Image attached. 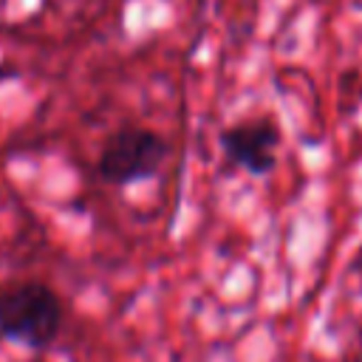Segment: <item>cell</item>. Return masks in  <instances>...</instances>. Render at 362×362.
<instances>
[{
	"instance_id": "6da1fadb",
	"label": "cell",
	"mask_w": 362,
	"mask_h": 362,
	"mask_svg": "<svg viewBox=\"0 0 362 362\" xmlns=\"http://www.w3.org/2000/svg\"><path fill=\"white\" fill-rule=\"evenodd\" d=\"M65 320L59 294L37 280L0 288V334L23 348H48Z\"/></svg>"
},
{
	"instance_id": "7a4b0ae2",
	"label": "cell",
	"mask_w": 362,
	"mask_h": 362,
	"mask_svg": "<svg viewBox=\"0 0 362 362\" xmlns=\"http://www.w3.org/2000/svg\"><path fill=\"white\" fill-rule=\"evenodd\" d=\"M167 156V141L147 127H119L99 153V175L110 184H133L156 175Z\"/></svg>"
},
{
	"instance_id": "3957f363",
	"label": "cell",
	"mask_w": 362,
	"mask_h": 362,
	"mask_svg": "<svg viewBox=\"0 0 362 362\" xmlns=\"http://www.w3.org/2000/svg\"><path fill=\"white\" fill-rule=\"evenodd\" d=\"M277 147H280V130L269 119L238 122L221 133V150L226 153V158L252 175H266L274 170Z\"/></svg>"
}]
</instances>
